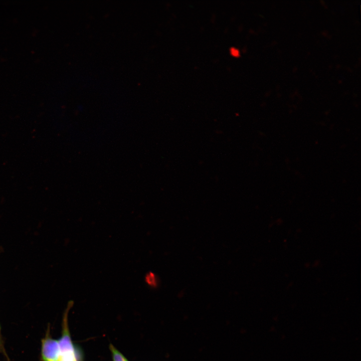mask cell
Wrapping results in <instances>:
<instances>
[{
	"label": "cell",
	"instance_id": "obj_1",
	"mask_svg": "<svg viewBox=\"0 0 361 361\" xmlns=\"http://www.w3.org/2000/svg\"><path fill=\"white\" fill-rule=\"evenodd\" d=\"M70 305L69 304L64 314L62 335L58 340L60 350L59 361H80L78 351L72 342L69 329L68 314Z\"/></svg>",
	"mask_w": 361,
	"mask_h": 361
},
{
	"label": "cell",
	"instance_id": "obj_2",
	"mask_svg": "<svg viewBox=\"0 0 361 361\" xmlns=\"http://www.w3.org/2000/svg\"><path fill=\"white\" fill-rule=\"evenodd\" d=\"M41 354L44 361H59L60 350L58 340L48 334L42 341Z\"/></svg>",
	"mask_w": 361,
	"mask_h": 361
},
{
	"label": "cell",
	"instance_id": "obj_3",
	"mask_svg": "<svg viewBox=\"0 0 361 361\" xmlns=\"http://www.w3.org/2000/svg\"><path fill=\"white\" fill-rule=\"evenodd\" d=\"M109 347L113 361H129L113 344H110Z\"/></svg>",
	"mask_w": 361,
	"mask_h": 361
},
{
	"label": "cell",
	"instance_id": "obj_4",
	"mask_svg": "<svg viewBox=\"0 0 361 361\" xmlns=\"http://www.w3.org/2000/svg\"><path fill=\"white\" fill-rule=\"evenodd\" d=\"M145 283L151 288H156L158 285L156 275L152 272H147L144 276Z\"/></svg>",
	"mask_w": 361,
	"mask_h": 361
},
{
	"label": "cell",
	"instance_id": "obj_5",
	"mask_svg": "<svg viewBox=\"0 0 361 361\" xmlns=\"http://www.w3.org/2000/svg\"><path fill=\"white\" fill-rule=\"evenodd\" d=\"M230 53L233 56L238 57L240 55L239 50L235 48H231L230 49Z\"/></svg>",
	"mask_w": 361,
	"mask_h": 361
}]
</instances>
